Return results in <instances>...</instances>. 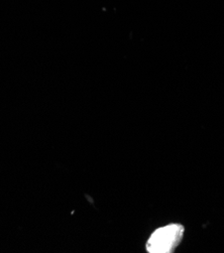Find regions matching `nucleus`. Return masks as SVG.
Segmentation results:
<instances>
[{
  "instance_id": "obj_1",
  "label": "nucleus",
  "mask_w": 224,
  "mask_h": 253,
  "mask_svg": "<svg viewBox=\"0 0 224 253\" xmlns=\"http://www.w3.org/2000/svg\"><path fill=\"white\" fill-rule=\"evenodd\" d=\"M184 227L180 224H170L157 229L146 243V250L151 253H171L175 251L183 239Z\"/></svg>"
}]
</instances>
